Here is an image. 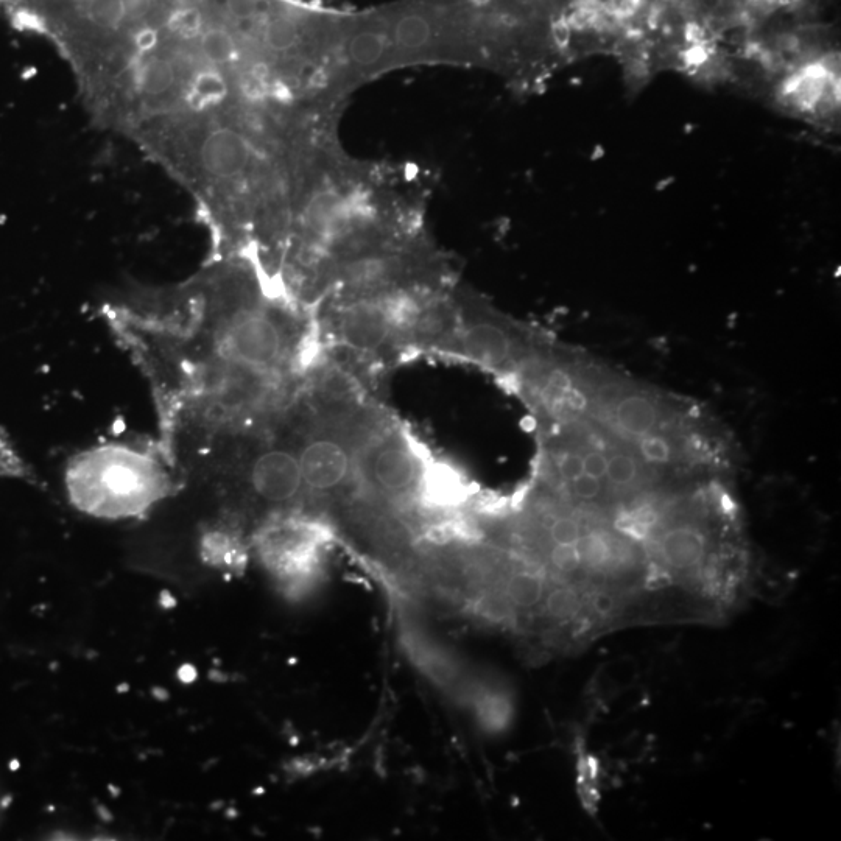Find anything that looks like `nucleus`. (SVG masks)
<instances>
[{"label": "nucleus", "mask_w": 841, "mask_h": 841, "mask_svg": "<svg viewBox=\"0 0 841 841\" xmlns=\"http://www.w3.org/2000/svg\"><path fill=\"white\" fill-rule=\"evenodd\" d=\"M67 493L78 510L106 519L134 518L169 496L172 477L153 452L102 444L72 458Z\"/></svg>", "instance_id": "1"}, {"label": "nucleus", "mask_w": 841, "mask_h": 841, "mask_svg": "<svg viewBox=\"0 0 841 841\" xmlns=\"http://www.w3.org/2000/svg\"><path fill=\"white\" fill-rule=\"evenodd\" d=\"M427 465L401 433H374L356 447L357 482L363 493L395 508L419 507Z\"/></svg>", "instance_id": "2"}, {"label": "nucleus", "mask_w": 841, "mask_h": 841, "mask_svg": "<svg viewBox=\"0 0 841 841\" xmlns=\"http://www.w3.org/2000/svg\"><path fill=\"white\" fill-rule=\"evenodd\" d=\"M332 532L315 519L290 514L268 522L257 533L262 561L290 591L306 592L320 580L323 552Z\"/></svg>", "instance_id": "3"}, {"label": "nucleus", "mask_w": 841, "mask_h": 841, "mask_svg": "<svg viewBox=\"0 0 841 841\" xmlns=\"http://www.w3.org/2000/svg\"><path fill=\"white\" fill-rule=\"evenodd\" d=\"M770 97L787 113L834 128L840 111L838 52L799 64L770 88Z\"/></svg>", "instance_id": "4"}, {"label": "nucleus", "mask_w": 841, "mask_h": 841, "mask_svg": "<svg viewBox=\"0 0 841 841\" xmlns=\"http://www.w3.org/2000/svg\"><path fill=\"white\" fill-rule=\"evenodd\" d=\"M304 491L334 497L357 482L356 449L340 433L312 435L298 452Z\"/></svg>", "instance_id": "5"}, {"label": "nucleus", "mask_w": 841, "mask_h": 841, "mask_svg": "<svg viewBox=\"0 0 841 841\" xmlns=\"http://www.w3.org/2000/svg\"><path fill=\"white\" fill-rule=\"evenodd\" d=\"M334 303L338 342L359 354H377L396 343V332L374 296L329 300Z\"/></svg>", "instance_id": "6"}, {"label": "nucleus", "mask_w": 841, "mask_h": 841, "mask_svg": "<svg viewBox=\"0 0 841 841\" xmlns=\"http://www.w3.org/2000/svg\"><path fill=\"white\" fill-rule=\"evenodd\" d=\"M250 483L259 499L273 505H289L304 491L298 454L287 447L259 452L250 466Z\"/></svg>", "instance_id": "7"}, {"label": "nucleus", "mask_w": 841, "mask_h": 841, "mask_svg": "<svg viewBox=\"0 0 841 841\" xmlns=\"http://www.w3.org/2000/svg\"><path fill=\"white\" fill-rule=\"evenodd\" d=\"M451 343L466 359L486 366H500L507 362L513 349L510 335L491 321H474L465 326L460 324Z\"/></svg>", "instance_id": "8"}, {"label": "nucleus", "mask_w": 841, "mask_h": 841, "mask_svg": "<svg viewBox=\"0 0 841 841\" xmlns=\"http://www.w3.org/2000/svg\"><path fill=\"white\" fill-rule=\"evenodd\" d=\"M469 499V486L455 469L429 463L424 474L419 507L426 511H455Z\"/></svg>", "instance_id": "9"}, {"label": "nucleus", "mask_w": 841, "mask_h": 841, "mask_svg": "<svg viewBox=\"0 0 841 841\" xmlns=\"http://www.w3.org/2000/svg\"><path fill=\"white\" fill-rule=\"evenodd\" d=\"M662 560L678 571H690L703 561L706 539L697 528L675 527L662 536Z\"/></svg>", "instance_id": "10"}, {"label": "nucleus", "mask_w": 841, "mask_h": 841, "mask_svg": "<svg viewBox=\"0 0 841 841\" xmlns=\"http://www.w3.org/2000/svg\"><path fill=\"white\" fill-rule=\"evenodd\" d=\"M616 419L623 432L645 437L655 427L658 413L653 402L642 396H628L616 407Z\"/></svg>", "instance_id": "11"}, {"label": "nucleus", "mask_w": 841, "mask_h": 841, "mask_svg": "<svg viewBox=\"0 0 841 841\" xmlns=\"http://www.w3.org/2000/svg\"><path fill=\"white\" fill-rule=\"evenodd\" d=\"M580 595L577 591L567 586L552 589L546 592L544 597V613L552 620H569L577 616L580 611Z\"/></svg>", "instance_id": "12"}, {"label": "nucleus", "mask_w": 841, "mask_h": 841, "mask_svg": "<svg viewBox=\"0 0 841 841\" xmlns=\"http://www.w3.org/2000/svg\"><path fill=\"white\" fill-rule=\"evenodd\" d=\"M577 549L580 552L581 564H585L591 569H599L600 566L608 563L609 556H611L608 542L599 533H588L586 536H581L577 542Z\"/></svg>", "instance_id": "13"}, {"label": "nucleus", "mask_w": 841, "mask_h": 841, "mask_svg": "<svg viewBox=\"0 0 841 841\" xmlns=\"http://www.w3.org/2000/svg\"><path fill=\"white\" fill-rule=\"evenodd\" d=\"M637 476V463L631 455L617 454L609 458L608 468H606V477L609 482L614 485H628L633 482Z\"/></svg>", "instance_id": "14"}, {"label": "nucleus", "mask_w": 841, "mask_h": 841, "mask_svg": "<svg viewBox=\"0 0 841 841\" xmlns=\"http://www.w3.org/2000/svg\"><path fill=\"white\" fill-rule=\"evenodd\" d=\"M549 561L561 574H575L581 567L580 552L574 544H556L549 553Z\"/></svg>", "instance_id": "15"}, {"label": "nucleus", "mask_w": 841, "mask_h": 841, "mask_svg": "<svg viewBox=\"0 0 841 841\" xmlns=\"http://www.w3.org/2000/svg\"><path fill=\"white\" fill-rule=\"evenodd\" d=\"M549 538L556 544H574L577 546L578 539L581 538V530L578 522L569 516H561L550 521L549 524Z\"/></svg>", "instance_id": "16"}, {"label": "nucleus", "mask_w": 841, "mask_h": 841, "mask_svg": "<svg viewBox=\"0 0 841 841\" xmlns=\"http://www.w3.org/2000/svg\"><path fill=\"white\" fill-rule=\"evenodd\" d=\"M641 454L651 463H666L670 460V444L662 437L645 435L641 441Z\"/></svg>", "instance_id": "17"}, {"label": "nucleus", "mask_w": 841, "mask_h": 841, "mask_svg": "<svg viewBox=\"0 0 841 841\" xmlns=\"http://www.w3.org/2000/svg\"><path fill=\"white\" fill-rule=\"evenodd\" d=\"M571 483L572 491L581 500L595 499V497L599 496L600 491H602V482H600V479L588 476L585 472L580 474L577 479L572 480Z\"/></svg>", "instance_id": "18"}, {"label": "nucleus", "mask_w": 841, "mask_h": 841, "mask_svg": "<svg viewBox=\"0 0 841 841\" xmlns=\"http://www.w3.org/2000/svg\"><path fill=\"white\" fill-rule=\"evenodd\" d=\"M558 474L564 482H572L583 474V457L578 454H566L558 463Z\"/></svg>", "instance_id": "19"}, {"label": "nucleus", "mask_w": 841, "mask_h": 841, "mask_svg": "<svg viewBox=\"0 0 841 841\" xmlns=\"http://www.w3.org/2000/svg\"><path fill=\"white\" fill-rule=\"evenodd\" d=\"M606 468H608V458L602 452H588L583 455V472L588 476L602 480L606 477Z\"/></svg>", "instance_id": "20"}, {"label": "nucleus", "mask_w": 841, "mask_h": 841, "mask_svg": "<svg viewBox=\"0 0 841 841\" xmlns=\"http://www.w3.org/2000/svg\"><path fill=\"white\" fill-rule=\"evenodd\" d=\"M614 606H616V603H614L613 597L605 594V592H599V594H595L592 597V608H594L595 613L599 614V616H611Z\"/></svg>", "instance_id": "21"}, {"label": "nucleus", "mask_w": 841, "mask_h": 841, "mask_svg": "<svg viewBox=\"0 0 841 841\" xmlns=\"http://www.w3.org/2000/svg\"><path fill=\"white\" fill-rule=\"evenodd\" d=\"M0 471H19L18 458L11 452L10 447L7 446V443L2 438H0Z\"/></svg>", "instance_id": "22"}]
</instances>
